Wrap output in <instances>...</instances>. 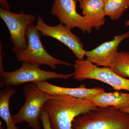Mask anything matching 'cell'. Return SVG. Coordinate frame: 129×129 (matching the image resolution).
<instances>
[{
  "label": "cell",
  "instance_id": "cell-3",
  "mask_svg": "<svg viewBox=\"0 0 129 129\" xmlns=\"http://www.w3.org/2000/svg\"><path fill=\"white\" fill-rule=\"evenodd\" d=\"M23 92L25 102L18 113L12 115L13 122L15 124L26 122L32 129H41L40 120L43 106L55 96L43 92L35 83L26 85L24 87Z\"/></svg>",
  "mask_w": 129,
  "mask_h": 129
},
{
  "label": "cell",
  "instance_id": "cell-20",
  "mask_svg": "<svg viewBox=\"0 0 129 129\" xmlns=\"http://www.w3.org/2000/svg\"><path fill=\"white\" fill-rule=\"evenodd\" d=\"M121 111L127 113L129 114V108L124 109V110H121Z\"/></svg>",
  "mask_w": 129,
  "mask_h": 129
},
{
  "label": "cell",
  "instance_id": "cell-19",
  "mask_svg": "<svg viewBox=\"0 0 129 129\" xmlns=\"http://www.w3.org/2000/svg\"><path fill=\"white\" fill-rule=\"evenodd\" d=\"M3 53L2 43H0V71L4 70L3 64Z\"/></svg>",
  "mask_w": 129,
  "mask_h": 129
},
{
  "label": "cell",
  "instance_id": "cell-14",
  "mask_svg": "<svg viewBox=\"0 0 129 129\" xmlns=\"http://www.w3.org/2000/svg\"><path fill=\"white\" fill-rule=\"evenodd\" d=\"M15 93L11 87H5L0 91V117L6 122L7 129H19L13 122L9 110L10 99Z\"/></svg>",
  "mask_w": 129,
  "mask_h": 129
},
{
  "label": "cell",
  "instance_id": "cell-1",
  "mask_svg": "<svg viewBox=\"0 0 129 129\" xmlns=\"http://www.w3.org/2000/svg\"><path fill=\"white\" fill-rule=\"evenodd\" d=\"M97 107L89 99L55 96L46 102L43 109L48 114L52 129H72L75 118Z\"/></svg>",
  "mask_w": 129,
  "mask_h": 129
},
{
  "label": "cell",
  "instance_id": "cell-11",
  "mask_svg": "<svg viewBox=\"0 0 129 129\" xmlns=\"http://www.w3.org/2000/svg\"><path fill=\"white\" fill-rule=\"evenodd\" d=\"M39 89L49 94L54 96H67L80 99H91L105 90L101 87L86 88L81 85L78 88H69L54 85L47 81L35 83Z\"/></svg>",
  "mask_w": 129,
  "mask_h": 129
},
{
  "label": "cell",
  "instance_id": "cell-4",
  "mask_svg": "<svg viewBox=\"0 0 129 129\" xmlns=\"http://www.w3.org/2000/svg\"><path fill=\"white\" fill-rule=\"evenodd\" d=\"M40 65L24 62L20 68L13 72L0 71V87L18 86L25 83L45 81L50 79H67L75 73L63 74L41 69Z\"/></svg>",
  "mask_w": 129,
  "mask_h": 129
},
{
  "label": "cell",
  "instance_id": "cell-22",
  "mask_svg": "<svg viewBox=\"0 0 129 129\" xmlns=\"http://www.w3.org/2000/svg\"><path fill=\"white\" fill-rule=\"evenodd\" d=\"M77 2H78L79 3H80L82 1V0H76Z\"/></svg>",
  "mask_w": 129,
  "mask_h": 129
},
{
  "label": "cell",
  "instance_id": "cell-13",
  "mask_svg": "<svg viewBox=\"0 0 129 129\" xmlns=\"http://www.w3.org/2000/svg\"><path fill=\"white\" fill-rule=\"evenodd\" d=\"M89 100L97 107L111 106L120 111L129 108V93L104 91Z\"/></svg>",
  "mask_w": 129,
  "mask_h": 129
},
{
  "label": "cell",
  "instance_id": "cell-8",
  "mask_svg": "<svg viewBox=\"0 0 129 129\" xmlns=\"http://www.w3.org/2000/svg\"><path fill=\"white\" fill-rule=\"evenodd\" d=\"M35 26L42 36L51 37L60 41L71 50L78 59L84 60L86 51L84 49V45L79 37L64 24L60 23L51 26L46 23L39 16Z\"/></svg>",
  "mask_w": 129,
  "mask_h": 129
},
{
  "label": "cell",
  "instance_id": "cell-12",
  "mask_svg": "<svg viewBox=\"0 0 129 129\" xmlns=\"http://www.w3.org/2000/svg\"><path fill=\"white\" fill-rule=\"evenodd\" d=\"M80 8L83 16L89 25L97 30L106 22L104 0H82Z\"/></svg>",
  "mask_w": 129,
  "mask_h": 129
},
{
  "label": "cell",
  "instance_id": "cell-18",
  "mask_svg": "<svg viewBox=\"0 0 129 129\" xmlns=\"http://www.w3.org/2000/svg\"><path fill=\"white\" fill-rule=\"evenodd\" d=\"M0 6L1 8L10 11V6L7 0H0Z\"/></svg>",
  "mask_w": 129,
  "mask_h": 129
},
{
  "label": "cell",
  "instance_id": "cell-2",
  "mask_svg": "<svg viewBox=\"0 0 129 129\" xmlns=\"http://www.w3.org/2000/svg\"><path fill=\"white\" fill-rule=\"evenodd\" d=\"M72 129H129V114L114 107H97L74 119Z\"/></svg>",
  "mask_w": 129,
  "mask_h": 129
},
{
  "label": "cell",
  "instance_id": "cell-5",
  "mask_svg": "<svg viewBox=\"0 0 129 129\" xmlns=\"http://www.w3.org/2000/svg\"><path fill=\"white\" fill-rule=\"evenodd\" d=\"M41 35L35 25L28 26L26 34L27 45L23 50L15 54L17 60L22 62L46 65L53 69H56L59 65L72 66L71 63L57 59L48 53L42 44Z\"/></svg>",
  "mask_w": 129,
  "mask_h": 129
},
{
  "label": "cell",
  "instance_id": "cell-21",
  "mask_svg": "<svg viewBox=\"0 0 129 129\" xmlns=\"http://www.w3.org/2000/svg\"><path fill=\"white\" fill-rule=\"evenodd\" d=\"M125 25L126 26H129V19L125 22Z\"/></svg>",
  "mask_w": 129,
  "mask_h": 129
},
{
  "label": "cell",
  "instance_id": "cell-10",
  "mask_svg": "<svg viewBox=\"0 0 129 129\" xmlns=\"http://www.w3.org/2000/svg\"><path fill=\"white\" fill-rule=\"evenodd\" d=\"M129 37V31L115 36L112 40L103 43L92 50L86 51V60L96 66L111 67L118 52V48L123 40Z\"/></svg>",
  "mask_w": 129,
  "mask_h": 129
},
{
  "label": "cell",
  "instance_id": "cell-7",
  "mask_svg": "<svg viewBox=\"0 0 129 129\" xmlns=\"http://www.w3.org/2000/svg\"><path fill=\"white\" fill-rule=\"evenodd\" d=\"M0 17L6 25L10 34V39L13 45L12 50L14 54L27 47L26 31L28 26L34 24L36 17L24 12L16 13L0 8Z\"/></svg>",
  "mask_w": 129,
  "mask_h": 129
},
{
  "label": "cell",
  "instance_id": "cell-17",
  "mask_svg": "<svg viewBox=\"0 0 129 129\" xmlns=\"http://www.w3.org/2000/svg\"><path fill=\"white\" fill-rule=\"evenodd\" d=\"M44 129H52L47 113L44 109L42 112L41 120Z\"/></svg>",
  "mask_w": 129,
  "mask_h": 129
},
{
  "label": "cell",
  "instance_id": "cell-6",
  "mask_svg": "<svg viewBox=\"0 0 129 129\" xmlns=\"http://www.w3.org/2000/svg\"><path fill=\"white\" fill-rule=\"evenodd\" d=\"M74 69V78L77 80H95L109 85L114 89L129 91V79L119 76L109 67L100 68L86 60L77 59Z\"/></svg>",
  "mask_w": 129,
  "mask_h": 129
},
{
  "label": "cell",
  "instance_id": "cell-15",
  "mask_svg": "<svg viewBox=\"0 0 129 129\" xmlns=\"http://www.w3.org/2000/svg\"><path fill=\"white\" fill-rule=\"evenodd\" d=\"M106 16L112 21L118 20L129 8V0H104Z\"/></svg>",
  "mask_w": 129,
  "mask_h": 129
},
{
  "label": "cell",
  "instance_id": "cell-9",
  "mask_svg": "<svg viewBox=\"0 0 129 129\" xmlns=\"http://www.w3.org/2000/svg\"><path fill=\"white\" fill-rule=\"evenodd\" d=\"M76 0H53L51 13L55 16L60 23L69 28H79L83 34H90L91 27L85 18L77 12Z\"/></svg>",
  "mask_w": 129,
  "mask_h": 129
},
{
  "label": "cell",
  "instance_id": "cell-16",
  "mask_svg": "<svg viewBox=\"0 0 129 129\" xmlns=\"http://www.w3.org/2000/svg\"><path fill=\"white\" fill-rule=\"evenodd\" d=\"M110 68L121 77L129 78V51H118Z\"/></svg>",
  "mask_w": 129,
  "mask_h": 129
}]
</instances>
